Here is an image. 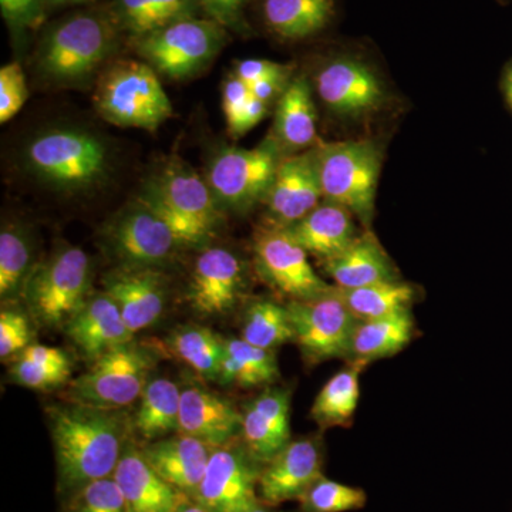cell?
Returning <instances> with one entry per match:
<instances>
[{
	"instance_id": "1",
	"label": "cell",
	"mask_w": 512,
	"mask_h": 512,
	"mask_svg": "<svg viewBox=\"0 0 512 512\" xmlns=\"http://www.w3.org/2000/svg\"><path fill=\"white\" fill-rule=\"evenodd\" d=\"M47 414L55 447L57 491L63 500L86 484L113 477L134 431L126 410L69 402L50 407Z\"/></svg>"
},
{
	"instance_id": "2",
	"label": "cell",
	"mask_w": 512,
	"mask_h": 512,
	"mask_svg": "<svg viewBox=\"0 0 512 512\" xmlns=\"http://www.w3.org/2000/svg\"><path fill=\"white\" fill-rule=\"evenodd\" d=\"M137 198L170 225L185 247H202L220 227L222 208L210 185L181 161L165 165Z\"/></svg>"
},
{
	"instance_id": "3",
	"label": "cell",
	"mask_w": 512,
	"mask_h": 512,
	"mask_svg": "<svg viewBox=\"0 0 512 512\" xmlns=\"http://www.w3.org/2000/svg\"><path fill=\"white\" fill-rule=\"evenodd\" d=\"M26 168L37 180L63 191L96 187L109 173L106 144L89 131L55 128L33 138L23 153Z\"/></svg>"
},
{
	"instance_id": "4",
	"label": "cell",
	"mask_w": 512,
	"mask_h": 512,
	"mask_svg": "<svg viewBox=\"0 0 512 512\" xmlns=\"http://www.w3.org/2000/svg\"><path fill=\"white\" fill-rule=\"evenodd\" d=\"M116 46V26L103 16L79 13L53 26L37 50V69L57 83L87 79Z\"/></svg>"
},
{
	"instance_id": "5",
	"label": "cell",
	"mask_w": 512,
	"mask_h": 512,
	"mask_svg": "<svg viewBox=\"0 0 512 512\" xmlns=\"http://www.w3.org/2000/svg\"><path fill=\"white\" fill-rule=\"evenodd\" d=\"M97 110L114 126L157 130L173 116V106L150 64L121 60L104 72L94 96Z\"/></svg>"
},
{
	"instance_id": "6",
	"label": "cell",
	"mask_w": 512,
	"mask_h": 512,
	"mask_svg": "<svg viewBox=\"0 0 512 512\" xmlns=\"http://www.w3.org/2000/svg\"><path fill=\"white\" fill-rule=\"evenodd\" d=\"M92 262L82 248L63 244L33 269L22 301L46 328H64L90 296Z\"/></svg>"
},
{
	"instance_id": "7",
	"label": "cell",
	"mask_w": 512,
	"mask_h": 512,
	"mask_svg": "<svg viewBox=\"0 0 512 512\" xmlns=\"http://www.w3.org/2000/svg\"><path fill=\"white\" fill-rule=\"evenodd\" d=\"M323 201L342 205L365 225L375 210L382 154L373 141H339L315 148Z\"/></svg>"
},
{
	"instance_id": "8",
	"label": "cell",
	"mask_w": 512,
	"mask_h": 512,
	"mask_svg": "<svg viewBox=\"0 0 512 512\" xmlns=\"http://www.w3.org/2000/svg\"><path fill=\"white\" fill-rule=\"evenodd\" d=\"M156 363L151 350L128 343L101 356L72 380L67 399L103 409H126L140 400Z\"/></svg>"
},
{
	"instance_id": "9",
	"label": "cell",
	"mask_w": 512,
	"mask_h": 512,
	"mask_svg": "<svg viewBox=\"0 0 512 512\" xmlns=\"http://www.w3.org/2000/svg\"><path fill=\"white\" fill-rule=\"evenodd\" d=\"M101 242L117 266L163 269L185 245L143 201L130 202L107 221Z\"/></svg>"
},
{
	"instance_id": "10",
	"label": "cell",
	"mask_w": 512,
	"mask_h": 512,
	"mask_svg": "<svg viewBox=\"0 0 512 512\" xmlns=\"http://www.w3.org/2000/svg\"><path fill=\"white\" fill-rule=\"evenodd\" d=\"M281 151L275 138H269L249 150L224 148L212 158L205 181L222 210L245 212L264 202L282 160Z\"/></svg>"
},
{
	"instance_id": "11",
	"label": "cell",
	"mask_w": 512,
	"mask_h": 512,
	"mask_svg": "<svg viewBox=\"0 0 512 512\" xmlns=\"http://www.w3.org/2000/svg\"><path fill=\"white\" fill-rule=\"evenodd\" d=\"M225 28L212 19L190 18L136 40L137 53L158 74L173 80L201 72L224 47Z\"/></svg>"
},
{
	"instance_id": "12",
	"label": "cell",
	"mask_w": 512,
	"mask_h": 512,
	"mask_svg": "<svg viewBox=\"0 0 512 512\" xmlns=\"http://www.w3.org/2000/svg\"><path fill=\"white\" fill-rule=\"evenodd\" d=\"M296 343L308 365L333 359H348L357 319L335 285L328 292L306 301L286 305Z\"/></svg>"
},
{
	"instance_id": "13",
	"label": "cell",
	"mask_w": 512,
	"mask_h": 512,
	"mask_svg": "<svg viewBox=\"0 0 512 512\" xmlns=\"http://www.w3.org/2000/svg\"><path fill=\"white\" fill-rule=\"evenodd\" d=\"M305 251L285 228L268 224L254 238L256 272L272 291L292 301H306L328 292Z\"/></svg>"
},
{
	"instance_id": "14",
	"label": "cell",
	"mask_w": 512,
	"mask_h": 512,
	"mask_svg": "<svg viewBox=\"0 0 512 512\" xmlns=\"http://www.w3.org/2000/svg\"><path fill=\"white\" fill-rule=\"evenodd\" d=\"M262 467L242 441L214 448L192 500L208 512L248 511L261 503L258 484Z\"/></svg>"
},
{
	"instance_id": "15",
	"label": "cell",
	"mask_w": 512,
	"mask_h": 512,
	"mask_svg": "<svg viewBox=\"0 0 512 512\" xmlns=\"http://www.w3.org/2000/svg\"><path fill=\"white\" fill-rule=\"evenodd\" d=\"M247 286L244 261L231 249L211 247L195 259L187 301L198 315L224 316L237 308Z\"/></svg>"
},
{
	"instance_id": "16",
	"label": "cell",
	"mask_w": 512,
	"mask_h": 512,
	"mask_svg": "<svg viewBox=\"0 0 512 512\" xmlns=\"http://www.w3.org/2000/svg\"><path fill=\"white\" fill-rule=\"evenodd\" d=\"M325 448L320 437L291 440L274 458L264 464L258 494L269 507L299 501L323 476Z\"/></svg>"
},
{
	"instance_id": "17",
	"label": "cell",
	"mask_w": 512,
	"mask_h": 512,
	"mask_svg": "<svg viewBox=\"0 0 512 512\" xmlns=\"http://www.w3.org/2000/svg\"><path fill=\"white\" fill-rule=\"evenodd\" d=\"M322 200L315 148L282 157L264 201L269 224L289 227L315 210Z\"/></svg>"
},
{
	"instance_id": "18",
	"label": "cell",
	"mask_w": 512,
	"mask_h": 512,
	"mask_svg": "<svg viewBox=\"0 0 512 512\" xmlns=\"http://www.w3.org/2000/svg\"><path fill=\"white\" fill-rule=\"evenodd\" d=\"M101 282L134 335L157 323L167 309L168 284L161 269L116 266Z\"/></svg>"
},
{
	"instance_id": "19",
	"label": "cell",
	"mask_w": 512,
	"mask_h": 512,
	"mask_svg": "<svg viewBox=\"0 0 512 512\" xmlns=\"http://www.w3.org/2000/svg\"><path fill=\"white\" fill-rule=\"evenodd\" d=\"M320 100L339 116L359 117L384 101L383 84L365 64L353 59L333 60L316 76Z\"/></svg>"
},
{
	"instance_id": "20",
	"label": "cell",
	"mask_w": 512,
	"mask_h": 512,
	"mask_svg": "<svg viewBox=\"0 0 512 512\" xmlns=\"http://www.w3.org/2000/svg\"><path fill=\"white\" fill-rule=\"evenodd\" d=\"M63 329L90 365L111 350L134 342L136 336L124 322L119 306L104 291L90 293Z\"/></svg>"
},
{
	"instance_id": "21",
	"label": "cell",
	"mask_w": 512,
	"mask_h": 512,
	"mask_svg": "<svg viewBox=\"0 0 512 512\" xmlns=\"http://www.w3.org/2000/svg\"><path fill=\"white\" fill-rule=\"evenodd\" d=\"M291 389L268 386L242 413V443L262 464L292 440Z\"/></svg>"
},
{
	"instance_id": "22",
	"label": "cell",
	"mask_w": 512,
	"mask_h": 512,
	"mask_svg": "<svg viewBox=\"0 0 512 512\" xmlns=\"http://www.w3.org/2000/svg\"><path fill=\"white\" fill-rule=\"evenodd\" d=\"M127 512H175L192 500L168 484L144 456L143 448L130 440L113 474Z\"/></svg>"
},
{
	"instance_id": "23",
	"label": "cell",
	"mask_w": 512,
	"mask_h": 512,
	"mask_svg": "<svg viewBox=\"0 0 512 512\" xmlns=\"http://www.w3.org/2000/svg\"><path fill=\"white\" fill-rule=\"evenodd\" d=\"M241 429L242 413L231 400L195 384L181 389V434L217 448L234 441Z\"/></svg>"
},
{
	"instance_id": "24",
	"label": "cell",
	"mask_w": 512,
	"mask_h": 512,
	"mask_svg": "<svg viewBox=\"0 0 512 512\" xmlns=\"http://www.w3.org/2000/svg\"><path fill=\"white\" fill-rule=\"evenodd\" d=\"M143 448L150 466L178 491L194 498L214 448L194 437L177 433L146 443Z\"/></svg>"
},
{
	"instance_id": "25",
	"label": "cell",
	"mask_w": 512,
	"mask_h": 512,
	"mask_svg": "<svg viewBox=\"0 0 512 512\" xmlns=\"http://www.w3.org/2000/svg\"><path fill=\"white\" fill-rule=\"evenodd\" d=\"M285 229L309 255L322 262L342 254L359 237L355 215L342 205L328 201Z\"/></svg>"
},
{
	"instance_id": "26",
	"label": "cell",
	"mask_w": 512,
	"mask_h": 512,
	"mask_svg": "<svg viewBox=\"0 0 512 512\" xmlns=\"http://www.w3.org/2000/svg\"><path fill=\"white\" fill-rule=\"evenodd\" d=\"M323 265L326 275L340 289L399 281L392 261L372 232L359 235L348 249Z\"/></svg>"
},
{
	"instance_id": "27",
	"label": "cell",
	"mask_w": 512,
	"mask_h": 512,
	"mask_svg": "<svg viewBox=\"0 0 512 512\" xmlns=\"http://www.w3.org/2000/svg\"><path fill=\"white\" fill-rule=\"evenodd\" d=\"M274 131L276 143L291 154H298L315 143L316 109L311 84L305 77H295L279 97Z\"/></svg>"
},
{
	"instance_id": "28",
	"label": "cell",
	"mask_w": 512,
	"mask_h": 512,
	"mask_svg": "<svg viewBox=\"0 0 512 512\" xmlns=\"http://www.w3.org/2000/svg\"><path fill=\"white\" fill-rule=\"evenodd\" d=\"M414 330L416 325L410 311L384 318L357 320L346 360L367 366L376 360L397 355L412 342Z\"/></svg>"
},
{
	"instance_id": "29",
	"label": "cell",
	"mask_w": 512,
	"mask_h": 512,
	"mask_svg": "<svg viewBox=\"0 0 512 512\" xmlns=\"http://www.w3.org/2000/svg\"><path fill=\"white\" fill-rule=\"evenodd\" d=\"M138 402L133 430L141 440L151 443L180 433L181 387L173 380L151 379Z\"/></svg>"
},
{
	"instance_id": "30",
	"label": "cell",
	"mask_w": 512,
	"mask_h": 512,
	"mask_svg": "<svg viewBox=\"0 0 512 512\" xmlns=\"http://www.w3.org/2000/svg\"><path fill=\"white\" fill-rule=\"evenodd\" d=\"M200 0H114V22L136 40L180 20L197 18Z\"/></svg>"
},
{
	"instance_id": "31",
	"label": "cell",
	"mask_w": 512,
	"mask_h": 512,
	"mask_svg": "<svg viewBox=\"0 0 512 512\" xmlns=\"http://www.w3.org/2000/svg\"><path fill=\"white\" fill-rule=\"evenodd\" d=\"M224 346L218 383L252 389L278 382L281 373L274 350L256 348L241 338L224 339Z\"/></svg>"
},
{
	"instance_id": "32",
	"label": "cell",
	"mask_w": 512,
	"mask_h": 512,
	"mask_svg": "<svg viewBox=\"0 0 512 512\" xmlns=\"http://www.w3.org/2000/svg\"><path fill=\"white\" fill-rule=\"evenodd\" d=\"M335 13V0H264L268 28L282 39L299 40L325 29Z\"/></svg>"
},
{
	"instance_id": "33",
	"label": "cell",
	"mask_w": 512,
	"mask_h": 512,
	"mask_svg": "<svg viewBox=\"0 0 512 512\" xmlns=\"http://www.w3.org/2000/svg\"><path fill=\"white\" fill-rule=\"evenodd\" d=\"M365 367L363 363L348 362L322 387L311 409L312 419L320 429L348 427L352 423L360 399V375Z\"/></svg>"
},
{
	"instance_id": "34",
	"label": "cell",
	"mask_w": 512,
	"mask_h": 512,
	"mask_svg": "<svg viewBox=\"0 0 512 512\" xmlns=\"http://www.w3.org/2000/svg\"><path fill=\"white\" fill-rule=\"evenodd\" d=\"M35 242L28 229L3 225L0 232V298L3 303L18 302L36 268Z\"/></svg>"
},
{
	"instance_id": "35",
	"label": "cell",
	"mask_w": 512,
	"mask_h": 512,
	"mask_svg": "<svg viewBox=\"0 0 512 512\" xmlns=\"http://www.w3.org/2000/svg\"><path fill=\"white\" fill-rule=\"evenodd\" d=\"M9 376L19 386L46 392L69 382L72 363L64 350L33 343L12 362Z\"/></svg>"
},
{
	"instance_id": "36",
	"label": "cell",
	"mask_w": 512,
	"mask_h": 512,
	"mask_svg": "<svg viewBox=\"0 0 512 512\" xmlns=\"http://www.w3.org/2000/svg\"><path fill=\"white\" fill-rule=\"evenodd\" d=\"M168 349L192 370L217 382L224 360V339L204 326L188 325L175 329L167 340Z\"/></svg>"
},
{
	"instance_id": "37",
	"label": "cell",
	"mask_w": 512,
	"mask_h": 512,
	"mask_svg": "<svg viewBox=\"0 0 512 512\" xmlns=\"http://www.w3.org/2000/svg\"><path fill=\"white\" fill-rule=\"evenodd\" d=\"M239 338L256 348L274 352L286 343L293 342L295 332L288 308L271 299L252 302L242 315Z\"/></svg>"
},
{
	"instance_id": "38",
	"label": "cell",
	"mask_w": 512,
	"mask_h": 512,
	"mask_svg": "<svg viewBox=\"0 0 512 512\" xmlns=\"http://www.w3.org/2000/svg\"><path fill=\"white\" fill-rule=\"evenodd\" d=\"M339 295L357 320L384 318L410 311L416 292L406 282L392 281L363 286L356 289H340Z\"/></svg>"
},
{
	"instance_id": "39",
	"label": "cell",
	"mask_w": 512,
	"mask_h": 512,
	"mask_svg": "<svg viewBox=\"0 0 512 512\" xmlns=\"http://www.w3.org/2000/svg\"><path fill=\"white\" fill-rule=\"evenodd\" d=\"M299 512H349L367 503L363 488L338 483L322 476L298 501Z\"/></svg>"
},
{
	"instance_id": "40",
	"label": "cell",
	"mask_w": 512,
	"mask_h": 512,
	"mask_svg": "<svg viewBox=\"0 0 512 512\" xmlns=\"http://www.w3.org/2000/svg\"><path fill=\"white\" fill-rule=\"evenodd\" d=\"M63 512H127L123 494L113 477L84 485L64 498Z\"/></svg>"
},
{
	"instance_id": "41",
	"label": "cell",
	"mask_w": 512,
	"mask_h": 512,
	"mask_svg": "<svg viewBox=\"0 0 512 512\" xmlns=\"http://www.w3.org/2000/svg\"><path fill=\"white\" fill-rule=\"evenodd\" d=\"M33 345V330L28 316L18 309L3 308L0 312V359L15 362L20 353Z\"/></svg>"
},
{
	"instance_id": "42",
	"label": "cell",
	"mask_w": 512,
	"mask_h": 512,
	"mask_svg": "<svg viewBox=\"0 0 512 512\" xmlns=\"http://www.w3.org/2000/svg\"><path fill=\"white\" fill-rule=\"evenodd\" d=\"M29 90L25 73L18 62L8 63L0 69V121L6 123L22 110Z\"/></svg>"
},
{
	"instance_id": "43",
	"label": "cell",
	"mask_w": 512,
	"mask_h": 512,
	"mask_svg": "<svg viewBox=\"0 0 512 512\" xmlns=\"http://www.w3.org/2000/svg\"><path fill=\"white\" fill-rule=\"evenodd\" d=\"M251 99L252 93L248 84L232 74L222 89V110H224L228 131L232 137L242 136V121Z\"/></svg>"
},
{
	"instance_id": "44",
	"label": "cell",
	"mask_w": 512,
	"mask_h": 512,
	"mask_svg": "<svg viewBox=\"0 0 512 512\" xmlns=\"http://www.w3.org/2000/svg\"><path fill=\"white\" fill-rule=\"evenodd\" d=\"M49 0H0V10L9 28L16 33L39 28Z\"/></svg>"
},
{
	"instance_id": "45",
	"label": "cell",
	"mask_w": 512,
	"mask_h": 512,
	"mask_svg": "<svg viewBox=\"0 0 512 512\" xmlns=\"http://www.w3.org/2000/svg\"><path fill=\"white\" fill-rule=\"evenodd\" d=\"M235 76L242 82L251 86L261 80L275 79V77H289V66L272 62V60L249 59L242 60L235 66Z\"/></svg>"
},
{
	"instance_id": "46",
	"label": "cell",
	"mask_w": 512,
	"mask_h": 512,
	"mask_svg": "<svg viewBox=\"0 0 512 512\" xmlns=\"http://www.w3.org/2000/svg\"><path fill=\"white\" fill-rule=\"evenodd\" d=\"M245 2L247 0H200V5L208 19L215 20L224 28H238Z\"/></svg>"
},
{
	"instance_id": "47",
	"label": "cell",
	"mask_w": 512,
	"mask_h": 512,
	"mask_svg": "<svg viewBox=\"0 0 512 512\" xmlns=\"http://www.w3.org/2000/svg\"><path fill=\"white\" fill-rule=\"evenodd\" d=\"M288 84L286 77H275V79L261 80V82L251 84L249 89H251L252 96H254L255 99L269 104L271 101H274L276 97L282 96Z\"/></svg>"
},
{
	"instance_id": "48",
	"label": "cell",
	"mask_w": 512,
	"mask_h": 512,
	"mask_svg": "<svg viewBox=\"0 0 512 512\" xmlns=\"http://www.w3.org/2000/svg\"><path fill=\"white\" fill-rule=\"evenodd\" d=\"M175 512H208L204 507H201L200 504L195 503L194 500L185 501L180 508H178Z\"/></svg>"
},
{
	"instance_id": "49",
	"label": "cell",
	"mask_w": 512,
	"mask_h": 512,
	"mask_svg": "<svg viewBox=\"0 0 512 512\" xmlns=\"http://www.w3.org/2000/svg\"><path fill=\"white\" fill-rule=\"evenodd\" d=\"M505 96H507L508 104L512 109V70L505 77Z\"/></svg>"
},
{
	"instance_id": "50",
	"label": "cell",
	"mask_w": 512,
	"mask_h": 512,
	"mask_svg": "<svg viewBox=\"0 0 512 512\" xmlns=\"http://www.w3.org/2000/svg\"><path fill=\"white\" fill-rule=\"evenodd\" d=\"M89 2V0H49V6L76 5V3Z\"/></svg>"
},
{
	"instance_id": "51",
	"label": "cell",
	"mask_w": 512,
	"mask_h": 512,
	"mask_svg": "<svg viewBox=\"0 0 512 512\" xmlns=\"http://www.w3.org/2000/svg\"><path fill=\"white\" fill-rule=\"evenodd\" d=\"M245 512H275V511H272V507H269V505L259 503V504H256L255 507L249 508V510L245 511Z\"/></svg>"
}]
</instances>
